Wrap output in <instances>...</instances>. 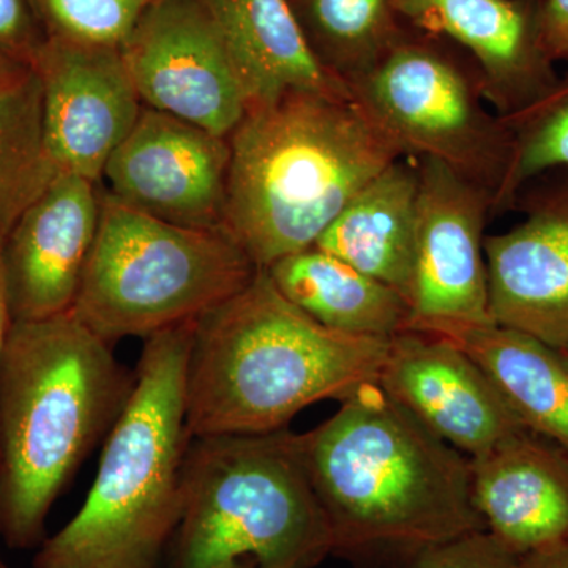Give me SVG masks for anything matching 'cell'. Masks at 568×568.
<instances>
[{
    "label": "cell",
    "instance_id": "cell-12",
    "mask_svg": "<svg viewBox=\"0 0 568 568\" xmlns=\"http://www.w3.org/2000/svg\"><path fill=\"white\" fill-rule=\"evenodd\" d=\"M43 93V132L59 173L93 183L132 132L142 104L121 48L47 39L32 61Z\"/></svg>",
    "mask_w": 568,
    "mask_h": 568
},
{
    "label": "cell",
    "instance_id": "cell-4",
    "mask_svg": "<svg viewBox=\"0 0 568 568\" xmlns=\"http://www.w3.org/2000/svg\"><path fill=\"white\" fill-rule=\"evenodd\" d=\"M224 227L260 271L312 248L402 152L353 97L290 93L230 136Z\"/></svg>",
    "mask_w": 568,
    "mask_h": 568
},
{
    "label": "cell",
    "instance_id": "cell-33",
    "mask_svg": "<svg viewBox=\"0 0 568 568\" xmlns=\"http://www.w3.org/2000/svg\"><path fill=\"white\" fill-rule=\"evenodd\" d=\"M560 353H562V354H564V357H566V358H567V362H568V345H567L566 347H564V349H562V351H560Z\"/></svg>",
    "mask_w": 568,
    "mask_h": 568
},
{
    "label": "cell",
    "instance_id": "cell-31",
    "mask_svg": "<svg viewBox=\"0 0 568 568\" xmlns=\"http://www.w3.org/2000/svg\"><path fill=\"white\" fill-rule=\"evenodd\" d=\"M2 245L3 241L0 239V355H2L3 346H6L11 324H13L10 315L9 298H7L6 280H3Z\"/></svg>",
    "mask_w": 568,
    "mask_h": 568
},
{
    "label": "cell",
    "instance_id": "cell-1",
    "mask_svg": "<svg viewBox=\"0 0 568 568\" xmlns=\"http://www.w3.org/2000/svg\"><path fill=\"white\" fill-rule=\"evenodd\" d=\"M298 450L332 532L357 568H416L433 549L485 528L470 458L377 383L354 392Z\"/></svg>",
    "mask_w": 568,
    "mask_h": 568
},
{
    "label": "cell",
    "instance_id": "cell-35",
    "mask_svg": "<svg viewBox=\"0 0 568 568\" xmlns=\"http://www.w3.org/2000/svg\"><path fill=\"white\" fill-rule=\"evenodd\" d=\"M0 566H2V560H0Z\"/></svg>",
    "mask_w": 568,
    "mask_h": 568
},
{
    "label": "cell",
    "instance_id": "cell-5",
    "mask_svg": "<svg viewBox=\"0 0 568 568\" xmlns=\"http://www.w3.org/2000/svg\"><path fill=\"white\" fill-rule=\"evenodd\" d=\"M196 321L144 339L133 394L77 515L33 568H156L182 514L186 358Z\"/></svg>",
    "mask_w": 568,
    "mask_h": 568
},
{
    "label": "cell",
    "instance_id": "cell-11",
    "mask_svg": "<svg viewBox=\"0 0 568 568\" xmlns=\"http://www.w3.org/2000/svg\"><path fill=\"white\" fill-rule=\"evenodd\" d=\"M230 138L142 108L129 136L104 166L115 200L179 226L224 227Z\"/></svg>",
    "mask_w": 568,
    "mask_h": 568
},
{
    "label": "cell",
    "instance_id": "cell-14",
    "mask_svg": "<svg viewBox=\"0 0 568 568\" xmlns=\"http://www.w3.org/2000/svg\"><path fill=\"white\" fill-rule=\"evenodd\" d=\"M99 183L59 173L2 245L11 321L69 313L77 298L100 222Z\"/></svg>",
    "mask_w": 568,
    "mask_h": 568
},
{
    "label": "cell",
    "instance_id": "cell-3",
    "mask_svg": "<svg viewBox=\"0 0 568 568\" xmlns=\"http://www.w3.org/2000/svg\"><path fill=\"white\" fill-rule=\"evenodd\" d=\"M136 373L73 313L11 324L0 355V537L39 547L71 478L121 417Z\"/></svg>",
    "mask_w": 568,
    "mask_h": 568
},
{
    "label": "cell",
    "instance_id": "cell-30",
    "mask_svg": "<svg viewBox=\"0 0 568 568\" xmlns=\"http://www.w3.org/2000/svg\"><path fill=\"white\" fill-rule=\"evenodd\" d=\"M31 74V67L0 52V95L18 88Z\"/></svg>",
    "mask_w": 568,
    "mask_h": 568
},
{
    "label": "cell",
    "instance_id": "cell-13",
    "mask_svg": "<svg viewBox=\"0 0 568 568\" xmlns=\"http://www.w3.org/2000/svg\"><path fill=\"white\" fill-rule=\"evenodd\" d=\"M377 386L470 459L528 429L485 369L443 336H392Z\"/></svg>",
    "mask_w": 568,
    "mask_h": 568
},
{
    "label": "cell",
    "instance_id": "cell-24",
    "mask_svg": "<svg viewBox=\"0 0 568 568\" xmlns=\"http://www.w3.org/2000/svg\"><path fill=\"white\" fill-rule=\"evenodd\" d=\"M504 121L511 133V156L493 212L517 204L534 179L568 168V74L540 102Z\"/></svg>",
    "mask_w": 568,
    "mask_h": 568
},
{
    "label": "cell",
    "instance_id": "cell-32",
    "mask_svg": "<svg viewBox=\"0 0 568 568\" xmlns=\"http://www.w3.org/2000/svg\"><path fill=\"white\" fill-rule=\"evenodd\" d=\"M226 568H253V567L246 566V564H244V562H235V564H233V566H230Z\"/></svg>",
    "mask_w": 568,
    "mask_h": 568
},
{
    "label": "cell",
    "instance_id": "cell-18",
    "mask_svg": "<svg viewBox=\"0 0 568 568\" xmlns=\"http://www.w3.org/2000/svg\"><path fill=\"white\" fill-rule=\"evenodd\" d=\"M237 71L250 108L290 93L353 97L323 69L291 0H203Z\"/></svg>",
    "mask_w": 568,
    "mask_h": 568
},
{
    "label": "cell",
    "instance_id": "cell-26",
    "mask_svg": "<svg viewBox=\"0 0 568 568\" xmlns=\"http://www.w3.org/2000/svg\"><path fill=\"white\" fill-rule=\"evenodd\" d=\"M519 558L488 529H481L433 549L416 568H519Z\"/></svg>",
    "mask_w": 568,
    "mask_h": 568
},
{
    "label": "cell",
    "instance_id": "cell-20",
    "mask_svg": "<svg viewBox=\"0 0 568 568\" xmlns=\"http://www.w3.org/2000/svg\"><path fill=\"white\" fill-rule=\"evenodd\" d=\"M265 272L284 298L332 331L373 338L407 331L409 306L402 294L317 246Z\"/></svg>",
    "mask_w": 568,
    "mask_h": 568
},
{
    "label": "cell",
    "instance_id": "cell-17",
    "mask_svg": "<svg viewBox=\"0 0 568 568\" xmlns=\"http://www.w3.org/2000/svg\"><path fill=\"white\" fill-rule=\"evenodd\" d=\"M485 528L518 556L568 540V454L526 432L470 459Z\"/></svg>",
    "mask_w": 568,
    "mask_h": 568
},
{
    "label": "cell",
    "instance_id": "cell-15",
    "mask_svg": "<svg viewBox=\"0 0 568 568\" xmlns=\"http://www.w3.org/2000/svg\"><path fill=\"white\" fill-rule=\"evenodd\" d=\"M493 323L568 345V181L526 200L521 223L485 235Z\"/></svg>",
    "mask_w": 568,
    "mask_h": 568
},
{
    "label": "cell",
    "instance_id": "cell-27",
    "mask_svg": "<svg viewBox=\"0 0 568 568\" xmlns=\"http://www.w3.org/2000/svg\"><path fill=\"white\" fill-rule=\"evenodd\" d=\"M44 40L31 0H0V52L31 67Z\"/></svg>",
    "mask_w": 568,
    "mask_h": 568
},
{
    "label": "cell",
    "instance_id": "cell-28",
    "mask_svg": "<svg viewBox=\"0 0 568 568\" xmlns=\"http://www.w3.org/2000/svg\"><path fill=\"white\" fill-rule=\"evenodd\" d=\"M538 24L545 50L552 62L568 63V0H541Z\"/></svg>",
    "mask_w": 568,
    "mask_h": 568
},
{
    "label": "cell",
    "instance_id": "cell-6",
    "mask_svg": "<svg viewBox=\"0 0 568 568\" xmlns=\"http://www.w3.org/2000/svg\"><path fill=\"white\" fill-rule=\"evenodd\" d=\"M171 568H316L332 532L298 450L297 433L192 437Z\"/></svg>",
    "mask_w": 568,
    "mask_h": 568
},
{
    "label": "cell",
    "instance_id": "cell-23",
    "mask_svg": "<svg viewBox=\"0 0 568 568\" xmlns=\"http://www.w3.org/2000/svg\"><path fill=\"white\" fill-rule=\"evenodd\" d=\"M59 170L43 132V93L36 71L0 95V239L50 189Z\"/></svg>",
    "mask_w": 568,
    "mask_h": 568
},
{
    "label": "cell",
    "instance_id": "cell-9",
    "mask_svg": "<svg viewBox=\"0 0 568 568\" xmlns=\"http://www.w3.org/2000/svg\"><path fill=\"white\" fill-rule=\"evenodd\" d=\"M417 173L407 331L447 336L495 324L484 234L491 194L436 160H418Z\"/></svg>",
    "mask_w": 568,
    "mask_h": 568
},
{
    "label": "cell",
    "instance_id": "cell-2",
    "mask_svg": "<svg viewBox=\"0 0 568 568\" xmlns=\"http://www.w3.org/2000/svg\"><path fill=\"white\" fill-rule=\"evenodd\" d=\"M388 339L332 331L284 298L267 272L196 320L186 358L190 437L267 435L302 409L377 383Z\"/></svg>",
    "mask_w": 568,
    "mask_h": 568
},
{
    "label": "cell",
    "instance_id": "cell-25",
    "mask_svg": "<svg viewBox=\"0 0 568 568\" xmlns=\"http://www.w3.org/2000/svg\"><path fill=\"white\" fill-rule=\"evenodd\" d=\"M153 0H31L47 39L121 48Z\"/></svg>",
    "mask_w": 568,
    "mask_h": 568
},
{
    "label": "cell",
    "instance_id": "cell-8",
    "mask_svg": "<svg viewBox=\"0 0 568 568\" xmlns=\"http://www.w3.org/2000/svg\"><path fill=\"white\" fill-rule=\"evenodd\" d=\"M349 91L403 156L446 164L495 203L510 163L511 133L485 108L477 78L429 44L402 39Z\"/></svg>",
    "mask_w": 568,
    "mask_h": 568
},
{
    "label": "cell",
    "instance_id": "cell-7",
    "mask_svg": "<svg viewBox=\"0 0 568 568\" xmlns=\"http://www.w3.org/2000/svg\"><path fill=\"white\" fill-rule=\"evenodd\" d=\"M100 222L70 312L114 345L200 320L260 268L226 227L163 222L100 192Z\"/></svg>",
    "mask_w": 568,
    "mask_h": 568
},
{
    "label": "cell",
    "instance_id": "cell-19",
    "mask_svg": "<svg viewBox=\"0 0 568 568\" xmlns=\"http://www.w3.org/2000/svg\"><path fill=\"white\" fill-rule=\"evenodd\" d=\"M417 166L396 160L366 183L316 242L317 248L409 298L417 234Z\"/></svg>",
    "mask_w": 568,
    "mask_h": 568
},
{
    "label": "cell",
    "instance_id": "cell-10",
    "mask_svg": "<svg viewBox=\"0 0 568 568\" xmlns=\"http://www.w3.org/2000/svg\"><path fill=\"white\" fill-rule=\"evenodd\" d=\"M142 104L230 138L248 103L203 0H153L121 47Z\"/></svg>",
    "mask_w": 568,
    "mask_h": 568
},
{
    "label": "cell",
    "instance_id": "cell-16",
    "mask_svg": "<svg viewBox=\"0 0 568 568\" xmlns=\"http://www.w3.org/2000/svg\"><path fill=\"white\" fill-rule=\"evenodd\" d=\"M538 6L525 0H396L399 17L470 52L485 100L503 119L529 110L560 80L541 41Z\"/></svg>",
    "mask_w": 568,
    "mask_h": 568
},
{
    "label": "cell",
    "instance_id": "cell-21",
    "mask_svg": "<svg viewBox=\"0 0 568 568\" xmlns=\"http://www.w3.org/2000/svg\"><path fill=\"white\" fill-rule=\"evenodd\" d=\"M443 338L485 369L529 432L568 454V362L559 349L497 324Z\"/></svg>",
    "mask_w": 568,
    "mask_h": 568
},
{
    "label": "cell",
    "instance_id": "cell-22",
    "mask_svg": "<svg viewBox=\"0 0 568 568\" xmlns=\"http://www.w3.org/2000/svg\"><path fill=\"white\" fill-rule=\"evenodd\" d=\"M313 54L349 88L403 39L396 0H291Z\"/></svg>",
    "mask_w": 568,
    "mask_h": 568
},
{
    "label": "cell",
    "instance_id": "cell-34",
    "mask_svg": "<svg viewBox=\"0 0 568 568\" xmlns=\"http://www.w3.org/2000/svg\"><path fill=\"white\" fill-rule=\"evenodd\" d=\"M0 568H10V567H7L6 564H2V566H0Z\"/></svg>",
    "mask_w": 568,
    "mask_h": 568
},
{
    "label": "cell",
    "instance_id": "cell-29",
    "mask_svg": "<svg viewBox=\"0 0 568 568\" xmlns=\"http://www.w3.org/2000/svg\"><path fill=\"white\" fill-rule=\"evenodd\" d=\"M519 568H568V540L526 552L519 558Z\"/></svg>",
    "mask_w": 568,
    "mask_h": 568
}]
</instances>
